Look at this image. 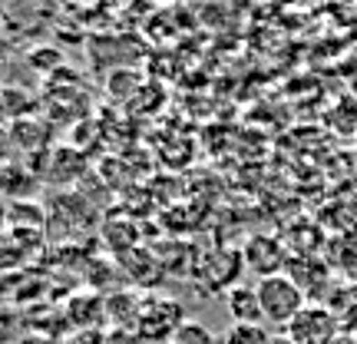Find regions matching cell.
<instances>
[{
    "label": "cell",
    "instance_id": "obj_1",
    "mask_svg": "<svg viewBox=\"0 0 357 344\" xmlns=\"http://www.w3.org/2000/svg\"><path fill=\"white\" fill-rule=\"evenodd\" d=\"M258 301H261V315H265L268 328L284 331L301 311L307 308V292L291 278V275H268L255 281Z\"/></svg>",
    "mask_w": 357,
    "mask_h": 344
},
{
    "label": "cell",
    "instance_id": "obj_2",
    "mask_svg": "<svg viewBox=\"0 0 357 344\" xmlns=\"http://www.w3.org/2000/svg\"><path fill=\"white\" fill-rule=\"evenodd\" d=\"M281 334L291 338L294 344H331L334 338L341 334V324L334 318V311L318 308V305H307Z\"/></svg>",
    "mask_w": 357,
    "mask_h": 344
},
{
    "label": "cell",
    "instance_id": "obj_3",
    "mask_svg": "<svg viewBox=\"0 0 357 344\" xmlns=\"http://www.w3.org/2000/svg\"><path fill=\"white\" fill-rule=\"evenodd\" d=\"M245 262L255 271L258 278H268V275H281L284 268V248H281L278 239H252L245 245Z\"/></svg>",
    "mask_w": 357,
    "mask_h": 344
},
{
    "label": "cell",
    "instance_id": "obj_4",
    "mask_svg": "<svg viewBox=\"0 0 357 344\" xmlns=\"http://www.w3.org/2000/svg\"><path fill=\"white\" fill-rule=\"evenodd\" d=\"M225 311H229L231 324H265L255 285H235V288H229V294H225Z\"/></svg>",
    "mask_w": 357,
    "mask_h": 344
},
{
    "label": "cell",
    "instance_id": "obj_5",
    "mask_svg": "<svg viewBox=\"0 0 357 344\" xmlns=\"http://www.w3.org/2000/svg\"><path fill=\"white\" fill-rule=\"evenodd\" d=\"M7 133H10L13 153L37 156V153H43V149L50 146V126H47V123H40V119H33V116L10 123V126H7Z\"/></svg>",
    "mask_w": 357,
    "mask_h": 344
},
{
    "label": "cell",
    "instance_id": "obj_6",
    "mask_svg": "<svg viewBox=\"0 0 357 344\" xmlns=\"http://www.w3.org/2000/svg\"><path fill=\"white\" fill-rule=\"evenodd\" d=\"M166 344H222V338H218L208 324H202V321L185 318L178 324V331L172 334Z\"/></svg>",
    "mask_w": 357,
    "mask_h": 344
},
{
    "label": "cell",
    "instance_id": "obj_7",
    "mask_svg": "<svg viewBox=\"0 0 357 344\" xmlns=\"http://www.w3.org/2000/svg\"><path fill=\"white\" fill-rule=\"evenodd\" d=\"M222 344H275V334L268 324H231Z\"/></svg>",
    "mask_w": 357,
    "mask_h": 344
},
{
    "label": "cell",
    "instance_id": "obj_8",
    "mask_svg": "<svg viewBox=\"0 0 357 344\" xmlns=\"http://www.w3.org/2000/svg\"><path fill=\"white\" fill-rule=\"evenodd\" d=\"M10 126V103H7V83H0V129Z\"/></svg>",
    "mask_w": 357,
    "mask_h": 344
},
{
    "label": "cell",
    "instance_id": "obj_9",
    "mask_svg": "<svg viewBox=\"0 0 357 344\" xmlns=\"http://www.w3.org/2000/svg\"><path fill=\"white\" fill-rule=\"evenodd\" d=\"M13 153V146H10V133L7 129H0V169L7 166V156Z\"/></svg>",
    "mask_w": 357,
    "mask_h": 344
},
{
    "label": "cell",
    "instance_id": "obj_10",
    "mask_svg": "<svg viewBox=\"0 0 357 344\" xmlns=\"http://www.w3.org/2000/svg\"><path fill=\"white\" fill-rule=\"evenodd\" d=\"M3 66H7V53H3V43H0V77H3Z\"/></svg>",
    "mask_w": 357,
    "mask_h": 344
},
{
    "label": "cell",
    "instance_id": "obj_11",
    "mask_svg": "<svg viewBox=\"0 0 357 344\" xmlns=\"http://www.w3.org/2000/svg\"><path fill=\"white\" fill-rule=\"evenodd\" d=\"M275 344H294L291 338H284V334H275Z\"/></svg>",
    "mask_w": 357,
    "mask_h": 344
},
{
    "label": "cell",
    "instance_id": "obj_12",
    "mask_svg": "<svg viewBox=\"0 0 357 344\" xmlns=\"http://www.w3.org/2000/svg\"><path fill=\"white\" fill-rule=\"evenodd\" d=\"M331 344H354V341H351V338H341V334H337V338H334Z\"/></svg>",
    "mask_w": 357,
    "mask_h": 344
}]
</instances>
